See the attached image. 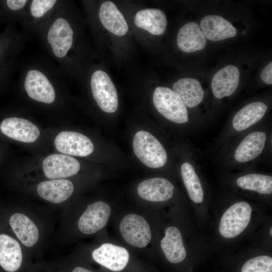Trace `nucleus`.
<instances>
[{"label":"nucleus","mask_w":272,"mask_h":272,"mask_svg":"<svg viewBox=\"0 0 272 272\" xmlns=\"http://www.w3.org/2000/svg\"><path fill=\"white\" fill-rule=\"evenodd\" d=\"M67 2L60 4L37 32L49 55L64 74L72 70L73 55L76 43V29Z\"/></svg>","instance_id":"1"},{"label":"nucleus","mask_w":272,"mask_h":272,"mask_svg":"<svg viewBox=\"0 0 272 272\" xmlns=\"http://www.w3.org/2000/svg\"><path fill=\"white\" fill-rule=\"evenodd\" d=\"M64 74L58 65L44 58H35L24 65L21 76L22 87L29 98L45 104L53 103L57 85L62 84Z\"/></svg>","instance_id":"2"},{"label":"nucleus","mask_w":272,"mask_h":272,"mask_svg":"<svg viewBox=\"0 0 272 272\" xmlns=\"http://www.w3.org/2000/svg\"><path fill=\"white\" fill-rule=\"evenodd\" d=\"M133 152L138 158L151 168L164 166L167 162V152L161 143L150 132L138 131L132 141Z\"/></svg>","instance_id":"3"},{"label":"nucleus","mask_w":272,"mask_h":272,"mask_svg":"<svg viewBox=\"0 0 272 272\" xmlns=\"http://www.w3.org/2000/svg\"><path fill=\"white\" fill-rule=\"evenodd\" d=\"M153 101L158 111L167 119L177 123L188 121L187 108L172 89L165 87H157L153 93Z\"/></svg>","instance_id":"4"},{"label":"nucleus","mask_w":272,"mask_h":272,"mask_svg":"<svg viewBox=\"0 0 272 272\" xmlns=\"http://www.w3.org/2000/svg\"><path fill=\"white\" fill-rule=\"evenodd\" d=\"M92 96L100 108L107 113L115 112L118 98L115 87L108 74L103 71H95L90 78Z\"/></svg>","instance_id":"5"},{"label":"nucleus","mask_w":272,"mask_h":272,"mask_svg":"<svg viewBox=\"0 0 272 272\" xmlns=\"http://www.w3.org/2000/svg\"><path fill=\"white\" fill-rule=\"evenodd\" d=\"M251 208L245 201H239L231 206L223 215L219 232L227 238L235 237L247 227L251 219Z\"/></svg>","instance_id":"6"},{"label":"nucleus","mask_w":272,"mask_h":272,"mask_svg":"<svg viewBox=\"0 0 272 272\" xmlns=\"http://www.w3.org/2000/svg\"><path fill=\"white\" fill-rule=\"evenodd\" d=\"M61 1H29L24 17L21 21L23 30L28 34L37 33L57 8Z\"/></svg>","instance_id":"7"},{"label":"nucleus","mask_w":272,"mask_h":272,"mask_svg":"<svg viewBox=\"0 0 272 272\" xmlns=\"http://www.w3.org/2000/svg\"><path fill=\"white\" fill-rule=\"evenodd\" d=\"M119 230L125 241L135 247L144 248L151 240L149 224L144 217L135 214H129L123 218Z\"/></svg>","instance_id":"8"},{"label":"nucleus","mask_w":272,"mask_h":272,"mask_svg":"<svg viewBox=\"0 0 272 272\" xmlns=\"http://www.w3.org/2000/svg\"><path fill=\"white\" fill-rule=\"evenodd\" d=\"M54 144L60 152L71 156L85 157L94 150V145L87 136L78 132L62 131L55 137Z\"/></svg>","instance_id":"9"},{"label":"nucleus","mask_w":272,"mask_h":272,"mask_svg":"<svg viewBox=\"0 0 272 272\" xmlns=\"http://www.w3.org/2000/svg\"><path fill=\"white\" fill-rule=\"evenodd\" d=\"M110 206L102 201L89 205L78 221V228L83 233L91 234L102 229L111 214Z\"/></svg>","instance_id":"10"},{"label":"nucleus","mask_w":272,"mask_h":272,"mask_svg":"<svg viewBox=\"0 0 272 272\" xmlns=\"http://www.w3.org/2000/svg\"><path fill=\"white\" fill-rule=\"evenodd\" d=\"M93 259L98 263L114 271L123 269L129 260V253L124 247L109 243L102 244L93 250Z\"/></svg>","instance_id":"11"},{"label":"nucleus","mask_w":272,"mask_h":272,"mask_svg":"<svg viewBox=\"0 0 272 272\" xmlns=\"http://www.w3.org/2000/svg\"><path fill=\"white\" fill-rule=\"evenodd\" d=\"M45 176L51 179H59L76 174L80 164L75 158L65 155L54 154L46 157L42 163Z\"/></svg>","instance_id":"12"},{"label":"nucleus","mask_w":272,"mask_h":272,"mask_svg":"<svg viewBox=\"0 0 272 272\" xmlns=\"http://www.w3.org/2000/svg\"><path fill=\"white\" fill-rule=\"evenodd\" d=\"M0 128L5 135L23 143H33L40 135L39 129L36 125L27 119L16 117L4 119Z\"/></svg>","instance_id":"13"},{"label":"nucleus","mask_w":272,"mask_h":272,"mask_svg":"<svg viewBox=\"0 0 272 272\" xmlns=\"http://www.w3.org/2000/svg\"><path fill=\"white\" fill-rule=\"evenodd\" d=\"M174 189V186L168 180L161 177H154L140 182L137 187V193L144 199L159 202L171 198Z\"/></svg>","instance_id":"14"},{"label":"nucleus","mask_w":272,"mask_h":272,"mask_svg":"<svg viewBox=\"0 0 272 272\" xmlns=\"http://www.w3.org/2000/svg\"><path fill=\"white\" fill-rule=\"evenodd\" d=\"M200 28L206 38L218 41L235 36L237 30L231 23L218 15H207L200 23Z\"/></svg>","instance_id":"15"},{"label":"nucleus","mask_w":272,"mask_h":272,"mask_svg":"<svg viewBox=\"0 0 272 272\" xmlns=\"http://www.w3.org/2000/svg\"><path fill=\"white\" fill-rule=\"evenodd\" d=\"M240 73L238 68L229 65L218 71L213 76L212 88L214 95L221 99L232 95L237 89Z\"/></svg>","instance_id":"16"},{"label":"nucleus","mask_w":272,"mask_h":272,"mask_svg":"<svg viewBox=\"0 0 272 272\" xmlns=\"http://www.w3.org/2000/svg\"><path fill=\"white\" fill-rule=\"evenodd\" d=\"M74 187L69 180L53 179L40 183L37 188L38 194L43 199L54 203L67 199L73 194Z\"/></svg>","instance_id":"17"},{"label":"nucleus","mask_w":272,"mask_h":272,"mask_svg":"<svg viewBox=\"0 0 272 272\" xmlns=\"http://www.w3.org/2000/svg\"><path fill=\"white\" fill-rule=\"evenodd\" d=\"M99 18L104 27L114 35L123 36L128 31V25L123 15L112 2L106 1L101 5Z\"/></svg>","instance_id":"18"},{"label":"nucleus","mask_w":272,"mask_h":272,"mask_svg":"<svg viewBox=\"0 0 272 272\" xmlns=\"http://www.w3.org/2000/svg\"><path fill=\"white\" fill-rule=\"evenodd\" d=\"M22 252L18 242L5 234L0 235V265L7 271L14 272L21 265Z\"/></svg>","instance_id":"19"},{"label":"nucleus","mask_w":272,"mask_h":272,"mask_svg":"<svg viewBox=\"0 0 272 272\" xmlns=\"http://www.w3.org/2000/svg\"><path fill=\"white\" fill-rule=\"evenodd\" d=\"M177 44L181 51L193 52L205 47L206 38L197 24L191 22L180 29L177 36Z\"/></svg>","instance_id":"20"},{"label":"nucleus","mask_w":272,"mask_h":272,"mask_svg":"<svg viewBox=\"0 0 272 272\" xmlns=\"http://www.w3.org/2000/svg\"><path fill=\"white\" fill-rule=\"evenodd\" d=\"M160 246L167 260L171 263L182 261L186 256L182 236L179 230L173 226L167 228L160 241Z\"/></svg>","instance_id":"21"},{"label":"nucleus","mask_w":272,"mask_h":272,"mask_svg":"<svg viewBox=\"0 0 272 272\" xmlns=\"http://www.w3.org/2000/svg\"><path fill=\"white\" fill-rule=\"evenodd\" d=\"M134 22L137 27L155 35L163 34L167 24L165 14L157 9H146L139 11L135 15Z\"/></svg>","instance_id":"22"},{"label":"nucleus","mask_w":272,"mask_h":272,"mask_svg":"<svg viewBox=\"0 0 272 272\" xmlns=\"http://www.w3.org/2000/svg\"><path fill=\"white\" fill-rule=\"evenodd\" d=\"M266 139L264 132L255 131L249 134L237 148L234 154L236 160L244 163L256 158L262 153Z\"/></svg>","instance_id":"23"},{"label":"nucleus","mask_w":272,"mask_h":272,"mask_svg":"<svg viewBox=\"0 0 272 272\" xmlns=\"http://www.w3.org/2000/svg\"><path fill=\"white\" fill-rule=\"evenodd\" d=\"M9 223L16 236L24 245L32 247L36 243L39 238L38 229L27 216L15 213L10 217Z\"/></svg>","instance_id":"24"},{"label":"nucleus","mask_w":272,"mask_h":272,"mask_svg":"<svg viewBox=\"0 0 272 272\" xmlns=\"http://www.w3.org/2000/svg\"><path fill=\"white\" fill-rule=\"evenodd\" d=\"M173 89L186 107H194L203 99V90L196 79H181L174 83Z\"/></svg>","instance_id":"25"},{"label":"nucleus","mask_w":272,"mask_h":272,"mask_svg":"<svg viewBox=\"0 0 272 272\" xmlns=\"http://www.w3.org/2000/svg\"><path fill=\"white\" fill-rule=\"evenodd\" d=\"M267 109V106L260 102H255L247 105L234 116L233 127L237 131L248 128L263 117Z\"/></svg>","instance_id":"26"},{"label":"nucleus","mask_w":272,"mask_h":272,"mask_svg":"<svg viewBox=\"0 0 272 272\" xmlns=\"http://www.w3.org/2000/svg\"><path fill=\"white\" fill-rule=\"evenodd\" d=\"M181 173L190 199L196 203L202 202L203 191L200 181L193 166L189 163H184L181 166Z\"/></svg>","instance_id":"27"},{"label":"nucleus","mask_w":272,"mask_h":272,"mask_svg":"<svg viewBox=\"0 0 272 272\" xmlns=\"http://www.w3.org/2000/svg\"><path fill=\"white\" fill-rule=\"evenodd\" d=\"M237 185L241 188L256 191L259 193H272V177L259 174H249L239 177Z\"/></svg>","instance_id":"28"},{"label":"nucleus","mask_w":272,"mask_h":272,"mask_svg":"<svg viewBox=\"0 0 272 272\" xmlns=\"http://www.w3.org/2000/svg\"><path fill=\"white\" fill-rule=\"evenodd\" d=\"M241 272H272V258L266 255L253 257L243 264Z\"/></svg>","instance_id":"29"},{"label":"nucleus","mask_w":272,"mask_h":272,"mask_svg":"<svg viewBox=\"0 0 272 272\" xmlns=\"http://www.w3.org/2000/svg\"><path fill=\"white\" fill-rule=\"evenodd\" d=\"M272 62L270 61L264 67L260 73L262 80L268 85L272 84Z\"/></svg>","instance_id":"30"},{"label":"nucleus","mask_w":272,"mask_h":272,"mask_svg":"<svg viewBox=\"0 0 272 272\" xmlns=\"http://www.w3.org/2000/svg\"><path fill=\"white\" fill-rule=\"evenodd\" d=\"M72 272H93V271H91V270H90L89 269H87L86 268H85L84 267L77 266V267H76L73 269Z\"/></svg>","instance_id":"31"},{"label":"nucleus","mask_w":272,"mask_h":272,"mask_svg":"<svg viewBox=\"0 0 272 272\" xmlns=\"http://www.w3.org/2000/svg\"><path fill=\"white\" fill-rule=\"evenodd\" d=\"M269 233H270V236H271L272 235V228H271V227L270 229Z\"/></svg>","instance_id":"32"},{"label":"nucleus","mask_w":272,"mask_h":272,"mask_svg":"<svg viewBox=\"0 0 272 272\" xmlns=\"http://www.w3.org/2000/svg\"><path fill=\"white\" fill-rule=\"evenodd\" d=\"M0 51H1V50H0Z\"/></svg>","instance_id":"33"}]
</instances>
